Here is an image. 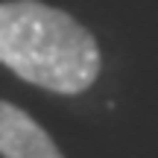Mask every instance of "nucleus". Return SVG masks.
<instances>
[{"mask_svg":"<svg viewBox=\"0 0 158 158\" xmlns=\"http://www.w3.org/2000/svg\"><path fill=\"white\" fill-rule=\"evenodd\" d=\"M0 64L56 94H82L100 76L94 35L41 0L0 3Z\"/></svg>","mask_w":158,"mask_h":158,"instance_id":"nucleus-1","label":"nucleus"},{"mask_svg":"<svg viewBox=\"0 0 158 158\" xmlns=\"http://www.w3.org/2000/svg\"><path fill=\"white\" fill-rule=\"evenodd\" d=\"M0 155L3 158H64L56 141L23 108L0 100Z\"/></svg>","mask_w":158,"mask_h":158,"instance_id":"nucleus-2","label":"nucleus"}]
</instances>
